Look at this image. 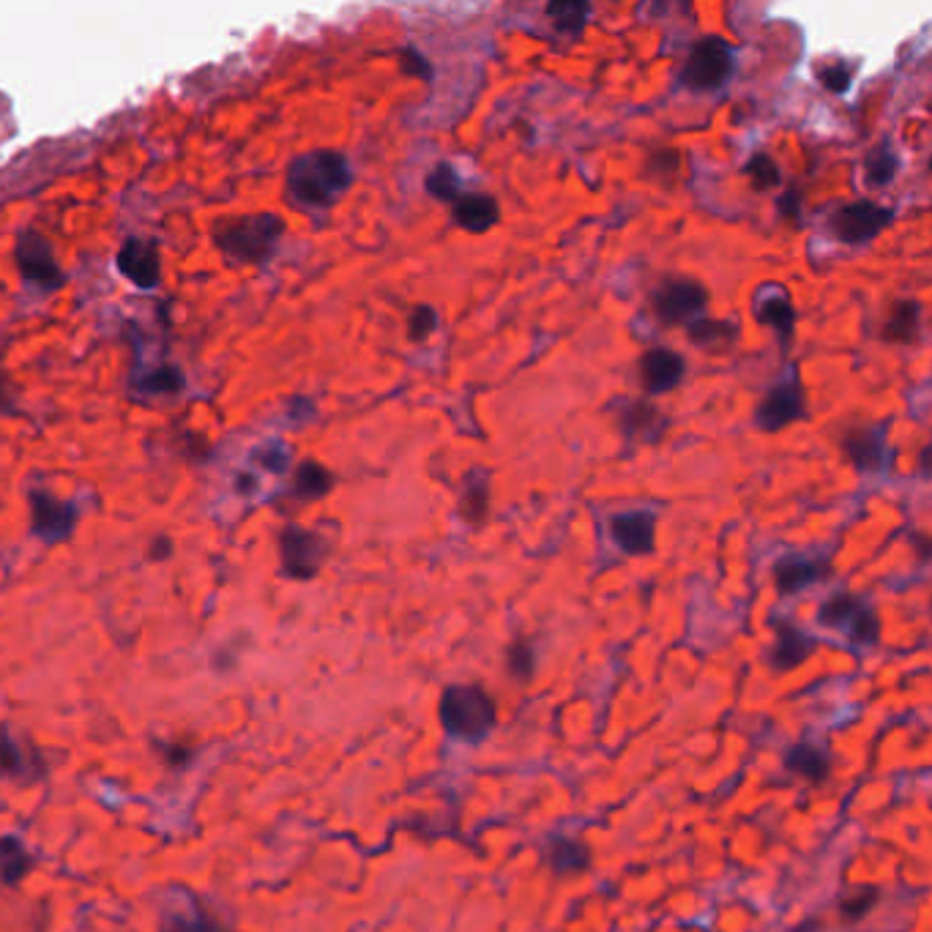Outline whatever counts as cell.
I'll list each match as a JSON object with an SVG mask.
<instances>
[{
	"label": "cell",
	"mask_w": 932,
	"mask_h": 932,
	"mask_svg": "<svg viewBox=\"0 0 932 932\" xmlns=\"http://www.w3.org/2000/svg\"><path fill=\"white\" fill-rule=\"evenodd\" d=\"M880 891L876 886H859V889L848 891V894L839 900V913H843L845 919H850V922H856V919L867 917V913L876 908Z\"/></svg>",
	"instance_id": "8d00e7d4"
},
{
	"label": "cell",
	"mask_w": 932,
	"mask_h": 932,
	"mask_svg": "<svg viewBox=\"0 0 932 932\" xmlns=\"http://www.w3.org/2000/svg\"><path fill=\"white\" fill-rule=\"evenodd\" d=\"M148 555H151L153 561H165V558H170V555H172V542H170V539H167V537L153 539L151 552H148Z\"/></svg>",
	"instance_id": "7bdbcfd3"
},
{
	"label": "cell",
	"mask_w": 932,
	"mask_h": 932,
	"mask_svg": "<svg viewBox=\"0 0 932 932\" xmlns=\"http://www.w3.org/2000/svg\"><path fill=\"white\" fill-rule=\"evenodd\" d=\"M804 416H807V394H804V383L796 367H791V372L771 385L761 405L755 407V424L766 435H774Z\"/></svg>",
	"instance_id": "9c48e42d"
},
{
	"label": "cell",
	"mask_w": 932,
	"mask_h": 932,
	"mask_svg": "<svg viewBox=\"0 0 932 932\" xmlns=\"http://www.w3.org/2000/svg\"><path fill=\"white\" fill-rule=\"evenodd\" d=\"M735 72V53L722 36H703L689 50L684 63L681 83L695 94H711L719 91Z\"/></svg>",
	"instance_id": "5b68a950"
},
{
	"label": "cell",
	"mask_w": 932,
	"mask_h": 932,
	"mask_svg": "<svg viewBox=\"0 0 932 932\" xmlns=\"http://www.w3.org/2000/svg\"><path fill=\"white\" fill-rule=\"evenodd\" d=\"M828 561L809 555H785L774 563V585L782 596L802 594L828 578Z\"/></svg>",
	"instance_id": "d6986e66"
},
{
	"label": "cell",
	"mask_w": 932,
	"mask_h": 932,
	"mask_svg": "<svg viewBox=\"0 0 932 932\" xmlns=\"http://www.w3.org/2000/svg\"><path fill=\"white\" fill-rule=\"evenodd\" d=\"M14 261L25 285L42 293H53L66 282V274L57 266L53 244L39 230H22L14 244Z\"/></svg>",
	"instance_id": "30bf717a"
},
{
	"label": "cell",
	"mask_w": 932,
	"mask_h": 932,
	"mask_svg": "<svg viewBox=\"0 0 932 932\" xmlns=\"http://www.w3.org/2000/svg\"><path fill=\"white\" fill-rule=\"evenodd\" d=\"M818 80H820L823 88L828 91V94L845 96L850 88H854L856 66H854V63H845V61L828 63V66L818 68Z\"/></svg>",
	"instance_id": "d590c367"
},
{
	"label": "cell",
	"mask_w": 932,
	"mask_h": 932,
	"mask_svg": "<svg viewBox=\"0 0 932 932\" xmlns=\"http://www.w3.org/2000/svg\"><path fill=\"white\" fill-rule=\"evenodd\" d=\"M787 932H820V922L815 917L804 919V922H798L796 928H791Z\"/></svg>",
	"instance_id": "ee69618b"
},
{
	"label": "cell",
	"mask_w": 932,
	"mask_h": 932,
	"mask_svg": "<svg viewBox=\"0 0 932 932\" xmlns=\"http://www.w3.org/2000/svg\"><path fill=\"white\" fill-rule=\"evenodd\" d=\"M843 448L859 474L886 476L894 468V448L889 443V424H861L843 435Z\"/></svg>",
	"instance_id": "7c38bea8"
},
{
	"label": "cell",
	"mask_w": 932,
	"mask_h": 932,
	"mask_svg": "<svg viewBox=\"0 0 932 932\" xmlns=\"http://www.w3.org/2000/svg\"><path fill=\"white\" fill-rule=\"evenodd\" d=\"M776 211H780L782 220L787 222H802V194H798L796 187H787L785 192L776 200Z\"/></svg>",
	"instance_id": "b9f144b4"
},
{
	"label": "cell",
	"mask_w": 932,
	"mask_h": 932,
	"mask_svg": "<svg viewBox=\"0 0 932 932\" xmlns=\"http://www.w3.org/2000/svg\"><path fill=\"white\" fill-rule=\"evenodd\" d=\"M159 932H235L227 922L189 886L170 883L153 897Z\"/></svg>",
	"instance_id": "277c9868"
},
{
	"label": "cell",
	"mask_w": 932,
	"mask_h": 932,
	"mask_svg": "<svg viewBox=\"0 0 932 932\" xmlns=\"http://www.w3.org/2000/svg\"><path fill=\"white\" fill-rule=\"evenodd\" d=\"M28 500H31V531L39 542L61 544L72 539L80 520V511L72 500L55 498L47 490H31Z\"/></svg>",
	"instance_id": "5bb4252c"
},
{
	"label": "cell",
	"mask_w": 932,
	"mask_h": 932,
	"mask_svg": "<svg viewBox=\"0 0 932 932\" xmlns=\"http://www.w3.org/2000/svg\"><path fill=\"white\" fill-rule=\"evenodd\" d=\"M400 66L402 72L411 74V77L419 80H433V63L427 61L416 47H405L400 53Z\"/></svg>",
	"instance_id": "60d3db41"
},
{
	"label": "cell",
	"mask_w": 932,
	"mask_h": 932,
	"mask_svg": "<svg viewBox=\"0 0 932 932\" xmlns=\"http://www.w3.org/2000/svg\"><path fill=\"white\" fill-rule=\"evenodd\" d=\"M709 307V290L698 279L672 276L654 290L652 309L661 326H687L698 320Z\"/></svg>",
	"instance_id": "ba28073f"
},
{
	"label": "cell",
	"mask_w": 932,
	"mask_h": 932,
	"mask_svg": "<svg viewBox=\"0 0 932 932\" xmlns=\"http://www.w3.org/2000/svg\"><path fill=\"white\" fill-rule=\"evenodd\" d=\"M678 165H681V153L676 148H659V151L648 153V178L667 183L678 172Z\"/></svg>",
	"instance_id": "ab89813d"
},
{
	"label": "cell",
	"mask_w": 932,
	"mask_h": 932,
	"mask_svg": "<svg viewBox=\"0 0 932 932\" xmlns=\"http://www.w3.org/2000/svg\"><path fill=\"white\" fill-rule=\"evenodd\" d=\"M454 222H457V227H463L465 233H470V235L490 233L495 224L500 222L498 200L485 192L463 194V198L454 203Z\"/></svg>",
	"instance_id": "7402d4cb"
},
{
	"label": "cell",
	"mask_w": 932,
	"mask_h": 932,
	"mask_svg": "<svg viewBox=\"0 0 932 932\" xmlns=\"http://www.w3.org/2000/svg\"><path fill=\"white\" fill-rule=\"evenodd\" d=\"M687 375V361L672 348H652L640 359V383L648 396L670 394Z\"/></svg>",
	"instance_id": "e0dca14e"
},
{
	"label": "cell",
	"mask_w": 932,
	"mask_h": 932,
	"mask_svg": "<svg viewBox=\"0 0 932 932\" xmlns=\"http://www.w3.org/2000/svg\"><path fill=\"white\" fill-rule=\"evenodd\" d=\"M115 268L137 290H157L162 282V255L157 241L151 239H126L115 255Z\"/></svg>",
	"instance_id": "9a60e30c"
},
{
	"label": "cell",
	"mask_w": 932,
	"mask_h": 932,
	"mask_svg": "<svg viewBox=\"0 0 932 932\" xmlns=\"http://www.w3.org/2000/svg\"><path fill=\"white\" fill-rule=\"evenodd\" d=\"M739 333V324H733V320H713L706 315L687 324V339L703 353H724V350L733 348Z\"/></svg>",
	"instance_id": "603a6c76"
},
{
	"label": "cell",
	"mask_w": 932,
	"mask_h": 932,
	"mask_svg": "<svg viewBox=\"0 0 932 932\" xmlns=\"http://www.w3.org/2000/svg\"><path fill=\"white\" fill-rule=\"evenodd\" d=\"M506 670H509V676L515 678V681L520 684H528L533 678V672H537V652H533V646L528 640H515L509 646V652H506Z\"/></svg>",
	"instance_id": "d6a6232c"
},
{
	"label": "cell",
	"mask_w": 932,
	"mask_h": 932,
	"mask_svg": "<svg viewBox=\"0 0 932 932\" xmlns=\"http://www.w3.org/2000/svg\"><path fill=\"white\" fill-rule=\"evenodd\" d=\"M818 621L828 629H839L856 643V646H876L880 640V618L870 602L861 596L839 591L820 604Z\"/></svg>",
	"instance_id": "8992f818"
},
{
	"label": "cell",
	"mask_w": 932,
	"mask_h": 932,
	"mask_svg": "<svg viewBox=\"0 0 932 932\" xmlns=\"http://www.w3.org/2000/svg\"><path fill=\"white\" fill-rule=\"evenodd\" d=\"M252 459H255L266 474L282 476L287 468H290V448H287L282 441H268L255 448Z\"/></svg>",
	"instance_id": "74e56055"
},
{
	"label": "cell",
	"mask_w": 932,
	"mask_h": 932,
	"mask_svg": "<svg viewBox=\"0 0 932 932\" xmlns=\"http://www.w3.org/2000/svg\"><path fill=\"white\" fill-rule=\"evenodd\" d=\"M183 389V375L178 367H159V370L146 372L137 381L140 394H178Z\"/></svg>",
	"instance_id": "e575fe53"
},
{
	"label": "cell",
	"mask_w": 932,
	"mask_h": 932,
	"mask_svg": "<svg viewBox=\"0 0 932 932\" xmlns=\"http://www.w3.org/2000/svg\"><path fill=\"white\" fill-rule=\"evenodd\" d=\"M785 769L791 774L804 776L807 782H826L832 774V755L813 741H798L785 752Z\"/></svg>",
	"instance_id": "d4e9b609"
},
{
	"label": "cell",
	"mask_w": 932,
	"mask_h": 932,
	"mask_svg": "<svg viewBox=\"0 0 932 932\" xmlns=\"http://www.w3.org/2000/svg\"><path fill=\"white\" fill-rule=\"evenodd\" d=\"M615 422H618L621 435H624L626 441L657 443L667 430L665 413H661L659 407L648 400L626 402V405L618 411V416H615Z\"/></svg>",
	"instance_id": "ffe728a7"
},
{
	"label": "cell",
	"mask_w": 932,
	"mask_h": 932,
	"mask_svg": "<svg viewBox=\"0 0 932 932\" xmlns=\"http://www.w3.org/2000/svg\"><path fill=\"white\" fill-rule=\"evenodd\" d=\"M353 187V167L339 151H307L298 153L287 165L285 189L293 205L307 211H329Z\"/></svg>",
	"instance_id": "6da1fadb"
},
{
	"label": "cell",
	"mask_w": 932,
	"mask_h": 932,
	"mask_svg": "<svg viewBox=\"0 0 932 932\" xmlns=\"http://www.w3.org/2000/svg\"><path fill=\"white\" fill-rule=\"evenodd\" d=\"M285 235V220L276 214L222 216L214 224L216 250L230 263L241 266H266L276 255Z\"/></svg>",
	"instance_id": "7a4b0ae2"
},
{
	"label": "cell",
	"mask_w": 932,
	"mask_h": 932,
	"mask_svg": "<svg viewBox=\"0 0 932 932\" xmlns=\"http://www.w3.org/2000/svg\"><path fill=\"white\" fill-rule=\"evenodd\" d=\"M548 865L558 876H580L591 867V848L566 834H552L548 839Z\"/></svg>",
	"instance_id": "cb8c5ba5"
},
{
	"label": "cell",
	"mask_w": 932,
	"mask_h": 932,
	"mask_svg": "<svg viewBox=\"0 0 932 932\" xmlns=\"http://www.w3.org/2000/svg\"><path fill=\"white\" fill-rule=\"evenodd\" d=\"M752 315L761 326H769L776 337L787 339L796 331V309H793L791 296L776 282H766L755 290V301H752Z\"/></svg>",
	"instance_id": "ac0fdd59"
},
{
	"label": "cell",
	"mask_w": 932,
	"mask_h": 932,
	"mask_svg": "<svg viewBox=\"0 0 932 932\" xmlns=\"http://www.w3.org/2000/svg\"><path fill=\"white\" fill-rule=\"evenodd\" d=\"M329 542L318 531L304 526H287L279 537L282 574L290 580H313L324 569Z\"/></svg>",
	"instance_id": "8fae6325"
},
{
	"label": "cell",
	"mask_w": 932,
	"mask_h": 932,
	"mask_svg": "<svg viewBox=\"0 0 932 932\" xmlns=\"http://www.w3.org/2000/svg\"><path fill=\"white\" fill-rule=\"evenodd\" d=\"M424 189L430 192V198L454 205L463 198V178L452 162H438L424 178Z\"/></svg>",
	"instance_id": "1f68e13d"
},
{
	"label": "cell",
	"mask_w": 932,
	"mask_h": 932,
	"mask_svg": "<svg viewBox=\"0 0 932 932\" xmlns=\"http://www.w3.org/2000/svg\"><path fill=\"white\" fill-rule=\"evenodd\" d=\"M744 176L750 178V183L758 192H769V189L780 187L782 181L780 165H776L769 153H752L750 162L744 165Z\"/></svg>",
	"instance_id": "836d02e7"
},
{
	"label": "cell",
	"mask_w": 932,
	"mask_h": 932,
	"mask_svg": "<svg viewBox=\"0 0 932 932\" xmlns=\"http://www.w3.org/2000/svg\"><path fill=\"white\" fill-rule=\"evenodd\" d=\"M33 856L25 848V843L17 837H0V886H20L31 876Z\"/></svg>",
	"instance_id": "83f0119b"
},
{
	"label": "cell",
	"mask_w": 932,
	"mask_h": 932,
	"mask_svg": "<svg viewBox=\"0 0 932 932\" xmlns=\"http://www.w3.org/2000/svg\"><path fill=\"white\" fill-rule=\"evenodd\" d=\"M891 222H894V211L891 209L872 203V200H856V203L839 205L832 214V220H828V227H832V233L843 244L861 246L878 239Z\"/></svg>",
	"instance_id": "4fadbf2b"
},
{
	"label": "cell",
	"mask_w": 932,
	"mask_h": 932,
	"mask_svg": "<svg viewBox=\"0 0 932 932\" xmlns=\"http://www.w3.org/2000/svg\"><path fill=\"white\" fill-rule=\"evenodd\" d=\"M47 755L33 744L31 735L11 728L9 722H0V780L31 787L47 780Z\"/></svg>",
	"instance_id": "52a82bcc"
},
{
	"label": "cell",
	"mask_w": 932,
	"mask_h": 932,
	"mask_svg": "<svg viewBox=\"0 0 932 932\" xmlns=\"http://www.w3.org/2000/svg\"><path fill=\"white\" fill-rule=\"evenodd\" d=\"M900 172V153H897L894 142L886 137L876 148H870L865 157V178L870 187H889Z\"/></svg>",
	"instance_id": "f1b7e54d"
},
{
	"label": "cell",
	"mask_w": 932,
	"mask_h": 932,
	"mask_svg": "<svg viewBox=\"0 0 932 932\" xmlns=\"http://www.w3.org/2000/svg\"><path fill=\"white\" fill-rule=\"evenodd\" d=\"M610 537L626 555H648L657 548V515L646 509L621 511L610 520Z\"/></svg>",
	"instance_id": "2e32d148"
},
{
	"label": "cell",
	"mask_w": 932,
	"mask_h": 932,
	"mask_svg": "<svg viewBox=\"0 0 932 932\" xmlns=\"http://www.w3.org/2000/svg\"><path fill=\"white\" fill-rule=\"evenodd\" d=\"M490 500H493V485L490 476L485 470H474V474L465 476L463 495H459V515L468 526H481L490 515Z\"/></svg>",
	"instance_id": "4316f807"
},
{
	"label": "cell",
	"mask_w": 932,
	"mask_h": 932,
	"mask_svg": "<svg viewBox=\"0 0 932 932\" xmlns=\"http://www.w3.org/2000/svg\"><path fill=\"white\" fill-rule=\"evenodd\" d=\"M438 717L443 730L465 744H479L498 724V706L479 684H452L443 689Z\"/></svg>",
	"instance_id": "3957f363"
},
{
	"label": "cell",
	"mask_w": 932,
	"mask_h": 932,
	"mask_svg": "<svg viewBox=\"0 0 932 932\" xmlns=\"http://www.w3.org/2000/svg\"><path fill=\"white\" fill-rule=\"evenodd\" d=\"M544 11H548L555 31L566 33V36H580L591 20V6L583 0H552Z\"/></svg>",
	"instance_id": "4dcf8cb0"
},
{
	"label": "cell",
	"mask_w": 932,
	"mask_h": 932,
	"mask_svg": "<svg viewBox=\"0 0 932 932\" xmlns=\"http://www.w3.org/2000/svg\"><path fill=\"white\" fill-rule=\"evenodd\" d=\"M333 490V474L315 459H304L293 476V493L301 500H320Z\"/></svg>",
	"instance_id": "f546056e"
},
{
	"label": "cell",
	"mask_w": 932,
	"mask_h": 932,
	"mask_svg": "<svg viewBox=\"0 0 932 932\" xmlns=\"http://www.w3.org/2000/svg\"><path fill=\"white\" fill-rule=\"evenodd\" d=\"M438 326H441L438 309H435L433 304H416L411 318H407V337H411L413 342H424V339H430L435 331H438Z\"/></svg>",
	"instance_id": "f35d334b"
},
{
	"label": "cell",
	"mask_w": 932,
	"mask_h": 932,
	"mask_svg": "<svg viewBox=\"0 0 932 932\" xmlns=\"http://www.w3.org/2000/svg\"><path fill=\"white\" fill-rule=\"evenodd\" d=\"M813 652H815V640L807 635V632L793 626L791 621H780V624H776L774 648H771V654H769V665L774 667V670L787 672L813 657Z\"/></svg>",
	"instance_id": "44dd1931"
},
{
	"label": "cell",
	"mask_w": 932,
	"mask_h": 932,
	"mask_svg": "<svg viewBox=\"0 0 932 932\" xmlns=\"http://www.w3.org/2000/svg\"><path fill=\"white\" fill-rule=\"evenodd\" d=\"M919 333H922V304L917 298H902L886 318L883 339L894 345H913Z\"/></svg>",
	"instance_id": "484cf974"
}]
</instances>
